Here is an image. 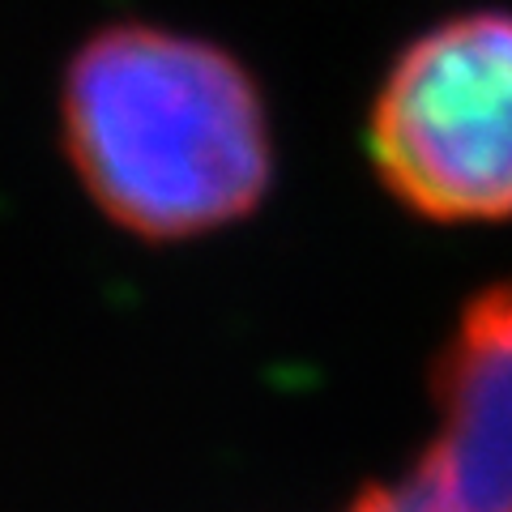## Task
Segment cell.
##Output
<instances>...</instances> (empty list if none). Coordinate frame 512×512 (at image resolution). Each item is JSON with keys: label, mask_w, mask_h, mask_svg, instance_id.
I'll return each instance as SVG.
<instances>
[{"label": "cell", "mask_w": 512, "mask_h": 512, "mask_svg": "<svg viewBox=\"0 0 512 512\" xmlns=\"http://www.w3.org/2000/svg\"><path fill=\"white\" fill-rule=\"evenodd\" d=\"M342 512H457V508L427 483V474L419 466H410L402 478L367 483Z\"/></svg>", "instance_id": "obj_4"}, {"label": "cell", "mask_w": 512, "mask_h": 512, "mask_svg": "<svg viewBox=\"0 0 512 512\" xmlns=\"http://www.w3.org/2000/svg\"><path fill=\"white\" fill-rule=\"evenodd\" d=\"M367 150L414 214L512 218V13H457L406 43L376 90Z\"/></svg>", "instance_id": "obj_2"}, {"label": "cell", "mask_w": 512, "mask_h": 512, "mask_svg": "<svg viewBox=\"0 0 512 512\" xmlns=\"http://www.w3.org/2000/svg\"><path fill=\"white\" fill-rule=\"evenodd\" d=\"M431 406L414 466L457 512H512V282L461 308L431 367Z\"/></svg>", "instance_id": "obj_3"}, {"label": "cell", "mask_w": 512, "mask_h": 512, "mask_svg": "<svg viewBox=\"0 0 512 512\" xmlns=\"http://www.w3.org/2000/svg\"><path fill=\"white\" fill-rule=\"evenodd\" d=\"M56 111L73 180L146 244L227 231L274 184L265 94L214 39L111 22L73 47Z\"/></svg>", "instance_id": "obj_1"}]
</instances>
